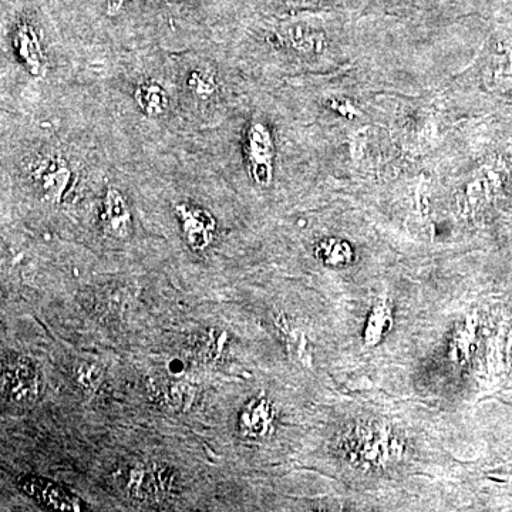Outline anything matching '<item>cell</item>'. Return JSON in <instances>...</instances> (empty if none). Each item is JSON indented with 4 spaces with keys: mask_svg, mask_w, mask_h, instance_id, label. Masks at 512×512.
<instances>
[{
    "mask_svg": "<svg viewBox=\"0 0 512 512\" xmlns=\"http://www.w3.org/2000/svg\"><path fill=\"white\" fill-rule=\"evenodd\" d=\"M42 394L39 367L26 356H8L2 360V397L15 407L33 406Z\"/></svg>",
    "mask_w": 512,
    "mask_h": 512,
    "instance_id": "obj_1",
    "label": "cell"
},
{
    "mask_svg": "<svg viewBox=\"0 0 512 512\" xmlns=\"http://www.w3.org/2000/svg\"><path fill=\"white\" fill-rule=\"evenodd\" d=\"M175 473L167 466L137 464L127 473L126 490L140 503H157L173 493Z\"/></svg>",
    "mask_w": 512,
    "mask_h": 512,
    "instance_id": "obj_2",
    "label": "cell"
},
{
    "mask_svg": "<svg viewBox=\"0 0 512 512\" xmlns=\"http://www.w3.org/2000/svg\"><path fill=\"white\" fill-rule=\"evenodd\" d=\"M249 175L255 184L269 187L274 178L275 147L271 130L261 121H254L247 133Z\"/></svg>",
    "mask_w": 512,
    "mask_h": 512,
    "instance_id": "obj_3",
    "label": "cell"
},
{
    "mask_svg": "<svg viewBox=\"0 0 512 512\" xmlns=\"http://www.w3.org/2000/svg\"><path fill=\"white\" fill-rule=\"evenodd\" d=\"M30 177L46 200L60 204L72 187L74 173L62 157L47 156L32 165Z\"/></svg>",
    "mask_w": 512,
    "mask_h": 512,
    "instance_id": "obj_4",
    "label": "cell"
},
{
    "mask_svg": "<svg viewBox=\"0 0 512 512\" xmlns=\"http://www.w3.org/2000/svg\"><path fill=\"white\" fill-rule=\"evenodd\" d=\"M174 212L180 221L185 242L192 251L204 252L211 247L217 232V220L210 212L185 202L175 205Z\"/></svg>",
    "mask_w": 512,
    "mask_h": 512,
    "instance_id": "obj_5",
    "label": "cell"
},
{
    "mask_svg": "<svg viewBox=\"0 0 512 512\" xmlns=\"http://www.w3.org/2000/svg\"><path fill=\"white\" fill-rule=\"evenodd\" d=\"M153 402L161 409L173 413H185L194 406L198 389L194 384L177 379H154L148 384Z\"/></svg>",
    "mask_w": 512,
    "mask_h": 512,
    "instance_id": "obj_6",
    "label": "cell"
},
{
    "mask_svg": "<svg viewBox=\"0 0 512 512\" xmlns=\"http://www.w3.org/2000/svg\"><path fill=\"white\" fill-rule=\"evenodd\" d=\"M19 487L29 497L49 510L59 511H83L84 505L79 498L67 493L64 488L55 483L37 477H23L19 480Z\"/></svg>",
    "mask_w": 512,
    "mask_h": 512,
    "instance_id": "obj_7",
    "label": "cell"
},
{
    "mask_svg": "<svg viewBox=\"0 0 512 512\" xmlns=\"http://www.w3.org/2000/svg\"><path fill=\"white\" fill-rule=\"evenodd\" d=\"M13 47L20 63L33 77H43L46 56L35 28L28 22L20 23L13 33Z\"/></svg>",
    "mask_w": 512,
    "mask_h": 512,
    "instance_id": "obj_8",
    "label": "cell"
},
{
    "mask_svg": "<svg viewBox=\"0 0 512 512\" xmlns=\"http://www.w3.org/2000/svg\"><path fill=\"white\" fill-rule=\"evenodd\" d=\"M101 220H103L104 229L110 237L116 239L130 237L133 217H131L126 198L116 188H109L104 195Z\"/></svg>",
    "mask_w": 512,
    "mask_h": 512,
    "instance_id": "obj_9",
    "label": "cell"
},
{
    "mask_svg": "<svg viewBox=\"0 0 512 512\" xmlns=\"http://www.w3.org/2000/svg\"><path fill=\"white\" fill-rule=\"evenodd\" d=\"M134 101L144 116L157 119L167 113L170 94L157 80H144L134 90Z\"/></svg>",
    "mask_w": 512,
    "mask_h": 512,
    "instance_id": "obj_10",
    "label": "cell"
},
{
    "mask_svg": "<svg viewBox=\"0 0 512 512\" xmlns=\"http://www.w3.org/2000/svg\"><path fill=\"white\" fill-rule=\"evenodd\" d=\"M271 426V407L264 400L249 403L239 417V431L245 437H265Z\"/></svg>",
    "mask_w": 512,
    "mask_h": 512,
    "instance_id": "obj_11",
    "label": "cell"
},
{
    "mask_svg": "<svg viewBox=\"0 0 512 512\" xmlns=\"http://www.w3.org/2000/svg\"><path fill=\"white\" fill-rule=\"evenodd\" d=\"M278 36L285 45L302 55L318 53L323 45V36L306 25H288Z\"/></svg>",
    "mask_w": 512,
    "mask_h": 512,
    "instance_id": "obj_12",
    "label": "cell"
},
{
    "mask_svg": "<svg viewBox=\"0 0 512 512\" xmlns=\"http://www.w3.org/2000/svg\"><path fill=\"white\" fill-rule=\"evenodd\" d=\"M227 333L210 329L195 338L194 349L202 362H220L227 346Z\"/></svg>",
    "mask_w": 512,
    "mask_h": 512,
    "instance_id": "obj_13",
    "label": "cell"
},
{
    "mask_svg": "<svg viewBox=\"0 0 512 512\" xmlns=\"http://www.w3.org/2000/svg\"><path fill=\"white\" fill-rule=\"evenodd\" d=\"M72 376L74 383L84 394H96L103 384L104 370L97 363L82 360L73 366Z\"/></svg>",
    "mask_w": 512,
    "mask_h": 512,
    "instance_id": "obj_14",
    "label": "cell"
},
{
    "mask_svg": "<svg viewBox=\"0 0 512 512\" xmlns=\"http://www.w3.org/2000/svg\"><path fill=\"white\" fill-rule=\"evenodd\" d=\"M187 89L197 100H210L218 92V82L211 70L194 69L187 76Z\"/></svg>",
    "mask_w": 512,
    "mask_h": 512,
    "instance_id": "obj_15",
    "label": "cell"
},
{
    "mask_svg": "<svg viewBox=\"0 0 512 512\" xmlns=\"http://www.w3.org/2000/svg\"><path fill=\"white\" fill-rule=\"evenodd\" d=\"M316 255L320 261L328 265L343 264L348 258V248L340 241H323L316 248Z\"/></svg>",
    "mask_w": 512,
    "mask_h": 512,
    "instance_id": "obj_16",
    "label": "cell"
},
{
    "mask_svg": "<svg viewBox=\"0 0 512 512\" xmlns=\"http://www.w3.org/2000/svg\"><path fill=\"white\" fill-rule=\"evenodd\" d=\"M128 2H130V0H107V13H109L110 16L119 15Z\"/></svg>",
    "mask_w": 512,
    "mask_h": 512,
    "instance_id": "obj_17",
    "label": "cell"
}]
</instances>
